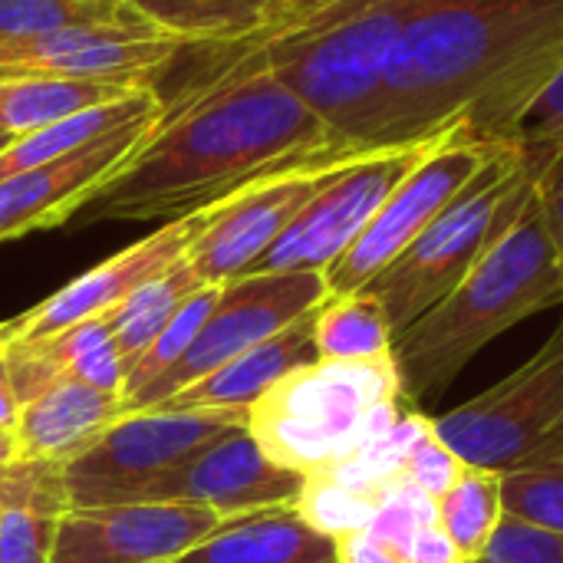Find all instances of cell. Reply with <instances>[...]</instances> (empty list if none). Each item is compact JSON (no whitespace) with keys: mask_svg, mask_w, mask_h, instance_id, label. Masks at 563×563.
<instances>
[{"mask_svg":"<svg viewBox=\"0 0 563 563\" xmlns=\"http://www.w3.org/2000/svg\"><path fill=\"white\" fill-rule=\"evenodd\" d=\"M563 69V0H432L396 46L356 148L412 145L465 122L505 142Z\"/></svg>","mask_w":563,"mask_h":563,"instance_id":"1","label":"cell"},{"mask_svg":"<svg viewBox=\"0 0 563 563\" xmlns=\"http://www.w3.org/2000/svg\"><path fill=\"white\" fill-rule=\"evenodd\" d=\"M360 158L277 76L247 73L165 109L155 135L99 188L79 221H178L307 165Z\"/></svg>","mask_w":563,"mask_h":563,"instance_id":"2","label":"cell"},{"mask_svg":"<svg viewBox=\"0 0 563 563\" xmlns=\"http://www.w3.org/2000/svg\"><path fill=\"white\" fill-rule=\"evenodd\" d=\"M554 307H563V261L534 195L465 280L393 343L402 399L445 393L492 340Z\"/></svg>","mask_w":563,"mask_h":563,"instance_id":"3","label":"cell"},{"mask_svg":"<svg viewBox=\"0 0 563 563\" xmlns=\"http://www.w3.org/2000/svg\"><path fill=\"white\" fill-rule=\"evenodd\" d=\"M402 383L393 356L317 360L284 376L247 409L257 445L284 468L317 475L389 432L402 419Z\"/></svg>","mask_w":563,"mask_h":563,"instance_id":"4","label":"cell"},{"mask_svg":"<svg viewBox=\"0 0 563 563\" xmlns=\"http://www.w3.org/2000/svg\"><path fill=\"white\" fill-rule=\"evenodd\" d=\"M534 201V168L515 145H501L482 175L363 290L389 317L393 343L445 300L495 241Z\"/></svg>","mask_w":563,"mask_h":563,"instance_id":"5","label":"cell"},{"mask_svg":"<svg viewBox=\"0 0 563 563\" xmlns=\"http://www.w3.org/2000/svg\"><path fill=\"white\" fill-rule=\"evenodd\" d=\"M432 426L475 468L505 475L563 465V317L528 363Z\"/></svg>","mask_w":563,"mask_h":563,"instance_id":"6","label":"cell"},{"mask_svg":"<svg viewBox=\"0 0 563 563\" xmlns=\"http://www.w3.org/2000/svg\"><path fill=\"white\" fill-rule=\"evenodd\" d=\"M247 426L244 409H132L122 412L89 449L63 465L69 508L139 501V495L201 445Z\"/></svg>","mask_w":563,"mask_h":563,"instance_id":"7","label":"cell"},{"mask_svg":"<svg viewBox=\"0 0 563 563\" xmlns=\"http://www.w3.org/2000/svg\"><path fill=\"white\" fill-rule=\"evenodd\" d=\"M501 145L505 142L478 139L462 119L452 122L393 188L353 247L323 274L330 297L356 294L383 274L482 175Z\"/></svg>","mask_w":563,"mask_h":563,"instance_id":"8","label":"cell"},{"mask_svg":"<svg viewBox=\"0 0 563 563\" xmlns=\"http://www.w3.org/2000/svg\"><path fill=\"white\" fill-rule=\"evenodd\" d=\"M188 46L191 36L162 26L135 7L115 20L0 40V79L56 76L158 89V76L168 73Z\"/></svg>","mask_w":563,"mask_h":563,"instance_id":"9","label":"cell"},{"mask_svg":"<svg viewBox=\"0 0 563 563\" xmlns=\"http://www.w3.org/2000/svg\"><path fill=\"white\" fill-rule=\"evenodd\" d=\"M330 297L327 277L313 271H290V274H244L221 284V294L191 343V350L148 389L125 402L132 409H155L178 396L185 386L198 383L201 376L214 373L228 360L241 356L244 350L264 343L267 336L280 333L294 320L307 317Z\"/></svg>","mask_w":563,"mask_h":563,"instance_id":"10","label":"cell"},{"mask_svg":"<svg viewBox=\"0 0 563 563\" xmlns=\"http://www.w3.org/2000/svg\"><path fill=\"white\" fill-rule=\"evenodd\" d=\"M439 135L412 145L366 152L346 162L247 274H327L353 247V241L366 231L393 188L409 175V168L432 148Z\"/></svg>","mask_w":563,"mask_h":563,"instance_id":"11","label":"cell"},{"mask_svg":"<svg viewBox=\"0 0 563 563\" xmlns=\"http://www.w3.org/2000/svg\"><path fill=\"white\" fill-rule=\"evenodd\" d=\"M346 162L294 168L274 178H264L231 195L228 201L208 208L205 228L185 251V261L195 271V277L205 287L244 277L274 247V241L290 228V221L310 205V198Z\"/></svg>","mask_w":563,"mask_h":563,"instance_id":"12","label":"cell"},{"mask_svg":"<svg viewBox=\"0 0 563 563\" xmlns=\"http://www.w3.org/2000/svg\"><path fill=\"white\" fill-rule=\"evenodd\" d=\"M221 525V515L175 501L69 508L56 525L49 563H175Z\"/></svg>","mask_w":563,"mask_h":563,"instance_id":"13","label":"cell"},{"mask_svg":"<svg viewBox=\"0 0 563 563\" xmlns=\"http://www.w3.org/2000/svg\"><path fill=\"white\" fill-rule=\"evenodd\" d=\"M307 475L277 465L251 435L247 426L228 429L224 435L201 445L188 462L155 478L139 501H175L198 505L224 521L254 511L297 508Z\"/></svg>","mask_w":563,"mask_h":563,"instance_id":"14","label":"cell"},{"mask_svg":"<svg viewBox=\"0 0 563 563\" xmlns=\"http://www.w3.org/2000/svg\"><path fill=\"white\" fill-rule=\"evenodd\" d=\"M205 218H208V211H195L188 218L162 224L155 234L129 244L115 257L79 274L76 280L59 287L56 294H49L26 313L3 320L0 343L10 346V343H26V340H43V336L63 333L82 320L106 317L135 287H142L145 280H152L155 274H162L165 267L181 261L185 251L191 247V241L198 238V231L205 228Z\"/></svg>","mask_w":563,"mask_h":563,"instance_id":"15","label":"cell"},{"mask_svg":"<svg viewBox=\"0 0 563 563\" xmlns=\"http://www.w3.org/2000/svg\"><path fill=\"white\" fill-rule=\"evenodd\" d=\"M162 112L139 119L66 158L3 178L0 181V244L76 218L79 208L99 188H106L119 175V168L155 135Z\"/></svg>","mask_w":563,"mask_h":563,"instance_id":"16","label":"cell"},{"mask_svg":"<svg viewBox=\"0 0 563 563\" xmlns=\"http://www.w3.org/2000/svg\"><path fill=\"white\" fill-rule=\"evenodd\" d=\"M3 360L20 406H26L49 386L69 379L115 396H122V383H125L122 356L112 343L106 317L82 320L43 340L10 343L3 346Z\"/></svg>","mask_w":563,"mask_h":563,"instance_id":"17","label":"cell"},{"mask_svg":"<svg viewBox=\"0 0 563 563\" xmlns=\"http://www.w3.org/2000/svg\"><path fill=\"white\" fill-rule=\"evenodd\" d=\"M122 412L125 406L115 393H102L73 379L56 383L20 406L13 426L16 459L66 465L73 455L89 449Z\"/></svg>","mask_w":563,"mask_h":563,"instance_id":"18","label":"cell"},{"mask_svg":"<svg viewBox=\"0 0 563 563\" xmlns=\"http://www.w3.org/2000/svg\"><path fill=\"white\" fill-rule=\"evenodd\" d=\"M313 323H317V310L294 320L290 327L267 336L264 343L244 350L241 356L228 360L224 366L201 376L198 383L185 386L165 406H175V409H244L247 412L284 376L320 360L317 340H313Z\"/></svg>","mask_w":563,"mask_h":563,"instance_id":"19","label":"cell"},{"mask_svg":"<svg viewBox=\"0 0 563 563\" xmlns=\"http://www.w3.org/2000/svg\"><path fill=\"white\" fill-rule=\"evenodd\" d=\"M175 563H340L336 538L307 525L297 508L224 521Z\"/></svg>","mask_w":563,"mask_h":563,"instance_id":"20","label":"cell"},{"mask_svg":"<svg viewBox=\"0 0 563 563\" xmlns=\"http://www.w3.org/2000/svg\"><path fill=\"white\" fill-rule=\"evenodd\" d=\"M66 511L63 465L16 459L0 468V563H49Z\"/></svg>","mask_w":563,"mask_h":563,"instance_id":"21","label":"cell"},{"mask_svg":"<svg viewBox=\"0 0 563 563\" xmlns=\"http://www.w3.org/2000/svg\"><path fill=\"white\" fill-rule=\"evenodd\" d=\"M162 109H165L162 92L155 86H142L115 102H102V106L82 109L76 115H66L53 125H43L36 132H26L0 152V181L16 172H26V168L46 165V162L66 158L79 148H89L99 139H106L139 119H148Z\"/></svg>","mask_w":563,"mask_h":563,"instance_id":"22","label":"cell"},{"mask_svg":"<svg viewBox=\"0 0 563 563\" xmlns=\"http://www.w3.org/2000/svg\"><path fill=\"white\" fill-rule=\"evenodd\" d=\"M129 92L132 86L92 82V79H56V76L0 79V132L10 139H20L66 115H76L82 109L115 102Z\"/></svg>","mask_w":563,"mask_h":563,"instance_id":"23","label":"cell"},{"mask_svg":"<svg viewBox=\"0 0 563 563\" xmlns=\"http://www.w3.org/2000/svg\"><path fill=\"white\" fill-rule=\"evenodd\" d=\"M198 287L205 284L195 277V271L181 257L162 274H155L152 280H145L142 287H135L115 310L106 313V323H109V333L122 356L125 373L139 363V356L155 343V336L172 323V317Z\"/></svg>","mask_w":563,"mask_h":563,"instance_id":"24","label":"cell"},{"mask_svg":"<svg viewBox=\"0 0 563 563\" xmlns=\"http://www.w3.org/2000/svg\"><path fill=\"white\" fill-rule=\"evenodd\" d=\"M313 340L320 360L366 363V360L393 356L389 317L379 307V300L366 290L327 297L317 307Z\"/></svg>","mask_w":563,"mask_h":563,"instance_id":"25","label":"cell"},{"mask_svg":"<svg viewBox=\"0 0 563 563\" xmlns=\"http://www.w3.org/2000/svg\"><path fill=\"white\" fill-rule=\"evenodd\" d=\"M435 511H439V528L455 544L462 561L478 563L505 521L501 475L465 465L459 482L435 501Z\"/></svg>","mask_w":563,"mask_h":563,"instance_id":"26","label":"cell"},{"mask_svg":"<svg viewBox=\"0 0 563 563\" xmlns=\"http://www.w3.org/2000/svg\"><path fill=\"white\" fill-rule=\"evenodd\" d=\"M218 294H221V284H208V287H198V290L181 303V310L172 317V323L155 336V343H152V346L139 356V363L125 373V383H122V406H125L129 399H135L142 389H148L155 379H162V376L191 350V343L198 340V333H201V327H205V320H208V313H211Z\"/></svg>","mask_w":563,"mask_h":563,"instance_id":"27","label":"cell"},{"mask_svg":"<svg viewBox=\"0 0 563 563\" xmlns=\"http://www.w3.org/2000/svg\"><path fill=\"white\" fill-rule=\"evenodd\" d=\"M142 13L155 16L162 26L191 36V43H218L244 26L271 0H132Z\"/></svg>","mask_w":563,"mask_h":563,"instance_id":"28","label":"cell"},{"mask_svg":"<svg viewBox=\"0 0 563 563\" xmlns=\"http://www.w3.org/2000/svg\"><path fill=\"white\" fill-rule=\"evenodd\" d=\"M135 10L132 0H0V40L33 36L73 23L115 20Z\"/></svg>","mask_w":563,"mask_h":563,"instance_id":"29","label":"cell"},{"mask_svg":"<svg viewBox=\"0 0 563 563\" xmlns=\"http://www.w3.org/2000/svg\"><path fill=\"white\" fill-rule=\"evenodd\" d=\"M505 518L563 534V465H538L501 475Z\"/></svg>","mask_w":563,"mask_h":563,"instance_id":"30","label":"cell"},{"mask_svg":"<svg viewBox=\"0 0 563 563\" xmlns=\"http://www.w3.org/2000/svg\"><path fill=\"white\" fill-rule=\"evenodd\" d=\"M376 508H379L376 501L356 495L353 488H346L327 475H307L303 495L297 501V515L330 538L363 531L373 521Z\"/></svg>","mask_w":563,"mask_h":563,"instance_id":"31","label":"cell"},{"mask_svg":"<svg viewBox=\"0 0 563 563\" xmlns=\"http://www.w3.org/2000/svg\"><path fill=\"white\" fill-rule=\"evenodd\" d=\"M465 472V462L439 439L435 426H429L416 445L409 449L406 455V465H402V478L412 482L422 495H429L432 501H439L455 482L459 475Z\"/></svg>","mask_w":563,"mask_h":563,"instance_id":"32","label":"cell"},{"mask_svg":"<svg viewBox=\"0 0 563 563\" xmlns=\"http://www.w3.org/2000/svg\"><path fill=\"white\" fill-rule=\"evenodd\" d=\"M482 563H563V534L505 518Z\"/></svg>","mask_w":563,"mask_h":563,"instance_id":"33","label":"cell"},{"mask_svg":"<svg viewBox=\"0 0 563 563\" xmlns=\"http://www.w3.org/2000/svg\"><path fill=\"white\" fill-rule=\"evenodd\" d=\"M336 554H340V563H406L383 541H376L366 528L336 538Z\"/></svg>","mask_w":563,"mask_h":563,"instance_id":"34","label":"cell"},{"mask_svg":"<svg viewBox=\"0 0 563 563\" xmlns=\"http://www.w3.org/2000/svg\"><path fill=\"white\" fill-rule=\"evenodd\" d=\"M538 195V191H534ZM538 208H541V221L558 247L563 261V188L561 191H551V195H538Z\"/></svg>","mask_w":563,"mask_h":563,"instance_id":"35","label":"cell"},{"mask_svg":"<svg viewBox=\"0 0 563 563\" xmlns=\"http://www.w3.org/2000/svg\"><path fill=\"white\" fill-rule=\"evenodd\" d=\"M16 416H20V402H16V393H13V383H10V369H7V360H3V350H0V429L13 432Z\"/></svg>","mask_w":563,"mask_h":563,"instance_id":"36","label":"cell"},{"mask_svg":"<svg viewBox=\"0 0 563 563\" xmlns=\"http://www.w3.org/2000/svg\"><path fill=\"white\" fill-rule=\"evenodd\" d=\"M10 462H16V445H13V432L0 429V468H7Z\"/></svg>","mask_w":563,"mask_h":563,"instance_id":"37","label":"cell"},{"mask_svg":"<svg viewBox=\"0 0 563 563\" xmlns=\"http://www.w3.org/2000/svg\"><path fill=\"white\" fill-rule=\"evenodd\" d=\"M10 142H13V139H10V135H3V132H0V152H3V148H7V145H10Z\"/></svg>","mask_w":563,"mask_h":563,"instance_id":"38","label":"cell"},{"mask_svg":"<svg viewBox=\"0 0 563 563\" xmlns=\"http://www.w3.org/2000/svg\"><path fill=\"white\" fill-rule=\"evenodd\" d=\"M0 350H3V343H0Z\"/></svg>","mask_w":563,"mask_h":563,"instance_id":"39","label":"cell"},{"mask_svg":"<svg viewBox=\"0 0 563 563\" xmlns=\"http://www.w3.org/2000/svg\"><path fill=\"white\" fill-rule=\"evenodd\" d=\"M478 563H482V561H478Z\"/></svg>","mask_w":563,"mask_h":563,"instance_id":"40","label":"cell"}]
</instances>
